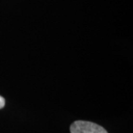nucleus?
Listing matches in <instances>:
<instances>
[{
  "label": "nucleus",
  "instance_id": "1",
  "mask_svg": "<svg viewBox=\"0 0 133 133\" xmlns=\"http://www.w3.org/2000/svg\"><path fill=\"white\" fill-rule=\"evenodd\" d=\"M71 133H108L104 127L90 121L77 120L70 126Z\"/></svg>",
  "mask_w": 133,
  "mask_h": 133
},
{
  "label": "nucleus",
  "instance_id": "2",
  "mask_svg": "<svg viewBox=\"0 0 133 133\" xmlns=\"http://www.w3.org/2000/svg\"><path fill=\"white\" fill-rule=\"evenodd\" d=\"M5 105V99L2 96H0V109L4 108Z\"/></svg>",
  "mask_w": 133,
  "mask_h": 133
}]
</instances>
